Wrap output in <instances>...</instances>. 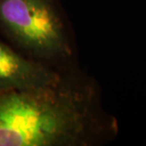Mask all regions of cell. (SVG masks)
<instances>
[{
    "instance_id": "cell-1",
    "label": "cell",
    "mask_w": 146,
    "mask_h": 146,
    "mask_svg": "<svg viewBox=\"0 0 146 146\" xmlns=\"http://www.w3.org/2000/svg\"><path fill=\"white\" fill-rule=\"evenodd\" d=\"M118 133L94 82L66 70L48 86L0 92V146H91Z\"/></svg>"
},
{
    "instance_id": "cell-2",
    "label": "cell",
    "mask_w": 146,
    "mask_h": 146,
    "mask_svg": "<svg viewBox=\"0 0 146 146\" xmlns=\"http://www.w3.org/2000/svg\"><path fill=\"white\" fill-rule=\"evenodd\" d=\"M0 28L37 60L53 65L73 55L68 28L53 0H0Z\"/></svg>"
},
{
    "instance_id": "cell-3",
    "label": "cell",
    "mask_w": 146,
    "mask_h": 146,
    "mask_svg": "<svg viewBox=\"0 0 146 146\" xmlns=\"http://www.w3.org/2000/svg\"><path fill=\"white\" fill-rule=\"evenodd\" d=\"M66 71L25 56L0 40V92L57 83Z\"/></svg>"
}]
</instances>
